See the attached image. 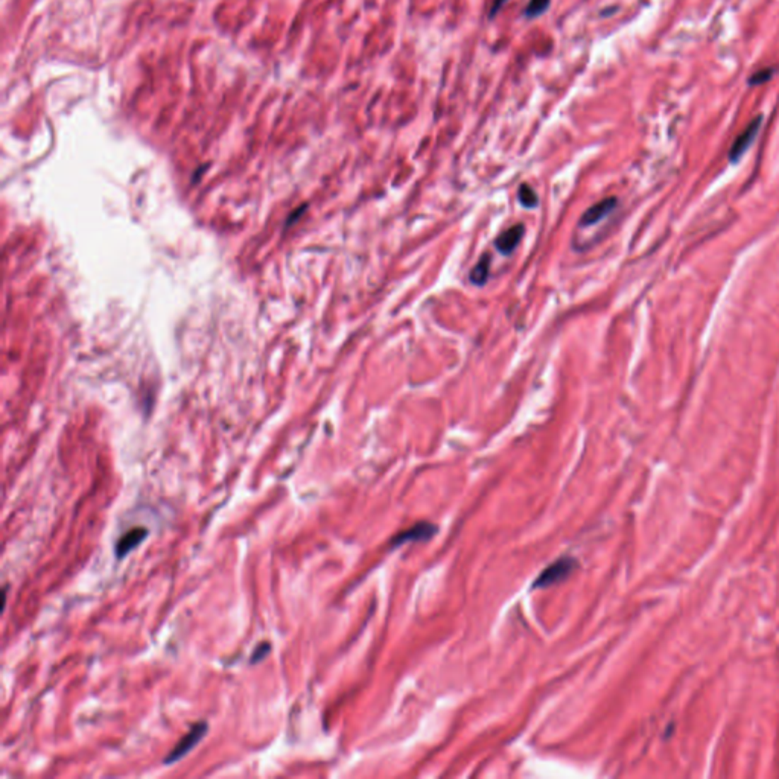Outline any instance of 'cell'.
Masks as SVG:
<instances>
[{"label":"cell","instance_id":"52a82bcc","mask_svg":"<svg viewBox=\"0 0 779 779\" xmlns=\"http://www.w3.org/2000/svg\"><path fill=\"white\" fill-rule=\"evenodd\" d=\"M434 533H435L434 525L428 524V522L417 524L413 528H409V530H406L401 534H397L394 537V545H401V544L409 542V541H422V539H429Z\"/></svg>","mask_w":779,"mask_h":779},{"label":"cell","instance_id":"3957f363","mask_svg":"<svg viewBox=\"0 0 779 779\" xmlns=\"http://www.w3.org/2000/svg\"><path fill=\"white\" fill-rule=\"evenodd\" d=\"M149 532L148 528L145 527H136V528H131V530L127 532L119 541L116 542V546H115V553H116V558L117 561H122V558H125L129 553L133 551V549H136L139 545H141L145 539L148 537Z\"/></svg>","mask_w":779,"mask_h":779},{"label":"cell","instance_id":"7a4b0ae2","mask_svg":"<svg viewBox=\"0 0 779 779\" xmlns=\"http://www.w3.org/2000/svg\"><path fill=\"white\" fill-rule=\"evenodd\" d=\"M577 568V562L575 558L573 557H563V558H558L557 562H554L553 565H549L545 571H542V574L539 575L536 578V582L533 585V589H537V587H546V586H551L554 583H558L565 580V578L571 574L574 569Z\"/></svg>","mask_w":779,"mask_h":779},{"label":"cell","instance_id":"5b68a950","mask_svg":"<svg viewBox=\"0 0 779 779\" xmlns=\"http://www.w3.org/2000/svg\"><path fill=\"white\" fill-rule=\"evenodd\" d=\"M525 233V227L522 224H515L513 227L507 228L505 232H503L501 235H499L496 238L495 241V247L496 250L501 254H512L515 252V248L517 247V244L521 242V239Z\"/></svg>","mask_w":779,"mask_h":779},{"label":"cell","instance_id":"6da1fadb","mask_svg":"<svg viewBox=\"0 0 779 779\" xmlns=\"http://www.w3.org/2000/svg\"><path fill=\"white\" fill-rule=\"evenodd\" d=\"M207 731H209V725H207L206 722H198V723H195V725L191 727V731H189V732L182 738V740H180V742L175 744V747L172 749V751L166 755L163 764L171 766V764L178 763L180 760H183V758H184L189 752H191L192 749H194L199 742L203 740V738H204L206 734H207Z\"/></svg>","mask_w":779,"mask_h":779},{"label":"cell","instance_id":"8fae6325","mask_svg":"<svg viewBox=\"0 0 779 779\" xmlns=\"http://www.w3.org/2000/svg\"><path fill=\"white\" fill-rule=\"evenodd\" d=\"M269 652H271V644H269V643L259 644L253 650L252 656H250V664L254 665V664L262 662Z\"/></svg>","mask_w":779,"mask_h":779},{"label":"cell","instance_id":"277c9868","mask_svg":"<svg viewBox=\"0 0 779 779\" xmlns=\"http://www.w3.org/2000/svg\"><path fill=\"white\" fill-rule=\"evenodd\" d=\"M616 204H618V199L615 197H609V198L602 199V201H598L594 206L586 209L585 213L580 218V223H578V226L585 228V227L600 223L603 218H606L609 213L614 211V209L616 207Z\"/></svg>","mask_w":779,"mask_h":779},{"label":"cell","instance_id":"8992f818","mask_svg":"<svg viewBox=\"0 0 779 779\" xmlns=\"http://www.w3.org/2000/svg\"><path fill=\"white\" fill-rule=\"evenodd\" d=\"M760 125H761V117H758L756 121H752V124L749 125L740 136H738L731 149V153H729V157H731L732 162H737V160L747 151L749 146L752 145L758 134V129H760Z\"/></svg>","mask_w":779,"mask_h":779},{"label":"cell","instance_id":"ba28073f","mask_svg":"<svg viewBox=\"0 0 779 779\" xmlns=\"http://www.w3.org/2000/svg\"><path fill=\"white\" fill-rule=\"evenodd\" d=\"M488 273H491V254L484 253L481 256V259L478 261V264L472 268V271H471V274H469V277H471V282L474 285L483 286L487 282Z\"/></svg>","mask_w":779,"mask_h":779},{"label":"cell","instance_id":"30bf717a","mask_svg":"<svg viewBox=\"0 0 779 779\" xmlns=\"http://www.w3.org/2000/svg\"><path fill=\"white\" fill-rule=\"evenodd\" d=\"M551 0H530L528 5L524 9V17L527 18H537L548 11Z\"/></svg>","mask_w":779,"mask_h":779},{"label":"cell","instance_id":"7c38bea8","mask_svg":"<svg viewBox=\"0 0 779 779\" xmlns=\"http://www.w3.org/2000/svg\"><path fill=\"white\" fill-rule=\"evenodd\" d=\"M507 2H508V0H493L492 8H491V11H488V17H491V18H493V17H495V16H496V14H498L499 11H501V9H503V6H504V5L507 4Z\"/></svg>","mask_w":779,"mask_h":779},{"label":"cell","instance_id":"9c48e42d","mask_svg":"<svg viewBox=\"0 0 779 779\" xmlns=\"http://www.w3.org/2000/svg\"><path fill=\"white\" fill-rule=\"evenodd\" d=\"M517 198H519V203H521L527 209H533L539 204V197H537L536 191L532 186H528L525 183L521 184V187H519Z\"/></svg>","mask_w":779,"mask_h":779}]
</instances>
